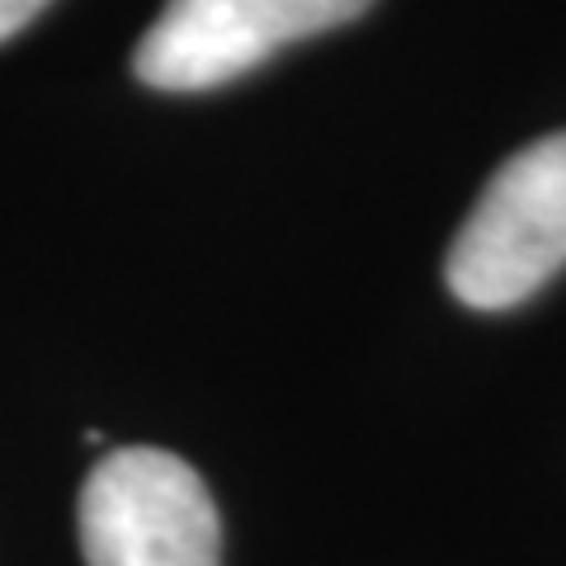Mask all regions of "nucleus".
Returning a JSON list of instances; mask_svg holds the SVG:
<instances>
[{
	"mask_svg": "<svg viewBox=\"0 0 566 566\" xmlns=\"http://www.w3.org/2000/svg\"><path fill=\"white\" fill-rule=\"evenodd\" d=\"M85 566H218V505L185 458L166 449H114L81 486Z\"/></svg>",
	"mask_w": 566,
	"mask_h": 566,
	"instance_id": "obj_2",
	"label": "nucleus"
},
{
	"mask_svg": "<svg viewBox=\"0 0 566 566\" xmlns=\"http://www.w3.org/2000/svg\"><path fill=\"white\" fill-rule=\"evenodd\" d=\"M566 264V133L515 151L486 180L449 245L444 279L472 312H505L534 297Z\"/></svg>",
	"mask_w": 566,
	"mask_h": 566,
	"instance_id": "obj_1",
	"label": "nucleus"
},
{
	"mask_svg": "<svg viewBox=\"0 0 566 566\" xmlns=\"http://www.w3.org/2000/svg\"><path fill=\"white\" fill-rule=\"evenodd\" d=\"M368 6L374 0H166L133 52V71L166 95L212 91Z\"/></svg>",
	"mask_w": 566,
	"mask_h": 566,
	"instance_id": "obj_3",
	"label": "nucleus"
},
{
	"mask_svg": "<svg viewBox=\"0 0 566 566\" xmlns=\"http://www.w3.org/2000/svg\"><path fill=\"white\" fill-rule=\"evenodd\" d=\"M48 10V0H0V43L14 39L29 20H39Z\"/></svg>",
	"mask_w": 566,
	"mask_h": 566,
	"instance_id": "obj_4",
	"label": "nucleus"
}]
</instances>
